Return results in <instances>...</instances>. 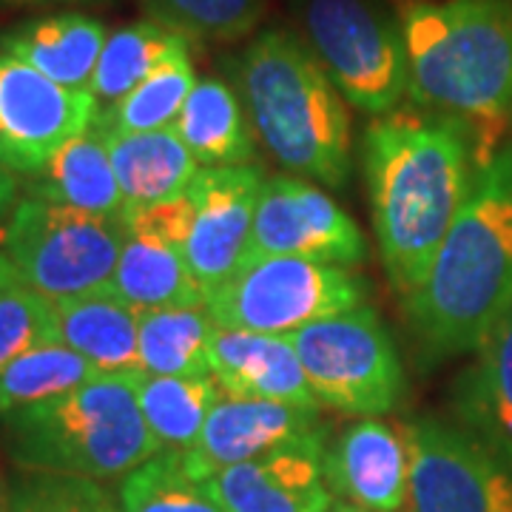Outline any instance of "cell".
I'll return each instance as SVG.
<instances>
[{"mask_svg":"<svg viewBox=\"0 0 512 512\" xmlns=\"http://www.w3.org/2000/svg\"><path fill=\"white\" fill-rule=\"evenodd\" d=\"M262 256H299L350 268L367 259V242L353 217L322 188L299 177H268L256 202L248 251V259Z\"/></svg>","mask_w":512,"mask_h":512,"instance_id":"cell-12","label":"cell"},{"mask_svg":"<svg viewBox=\"0 0 512 512\" xmlns=\"http://www.w3.org/2000/svg\"><path fill=\"white\" fill-rule=\"evenodd\" d=\"M404 308L436 356L478 350L512 311V143L476 165L430 274Z\"/></svg>","mask_w":512,"mask_h":512,"instance_id":"cell-2","label":"cell"},{"mask_svg":"<svg viewBox=\"0 0 512 512\" xmlns=\"http://www.w3.org/2000/svg\"><path fill=\"white\" fill-rule=\"evenodd\" d=\"M174 131L202 168L251 165L254 160V140L248 134L242 100L237 89L220 77L197 80Z\"/></svg>","mask_w":512,"mask_h":512,"instance_id":"cell-22","label":"cell"},{"mask_svg":"<svg viewBox=\"0 0 512 512\" xmlns=\"http://www.w3.org/2000/svg\"><path fill=\"white\" fill-rule=\"evenodd\" d=\"M120 512H225L205 481L185 467L183 453L157 456L120 481Z\"/></svg>","mask_w":512,"mask_h":512,"instance_id":"cell-28","label":"cell"},{"mask_svg":"<svg viewBox=\"0 0 512 512\" xmlns=\"http://www.w3.org/2000/svg\"><path fill=\"white\" fill-rule=\"evenodd\" d=\"M55 316L57 342L80 353L100 373H143L140 313L128 308L111 288L55 302Z\"/></svg>","mask_w":512,"mask_h":512,"instance_id":"cell-19","label":"cell"},{"mask_svg":"<svg viewBox=\"0 0 512 512\" xmlns=\"http://www.w3.org/2000/svg\"><path fill=\"white\" fill-rule=\"evenodd\" d=\"M322 473L330 493L370 512H402L410 501V458L402 433L359 419L325 444Z\"/></svg>","mask_w":512,"mask_h":512,"instance_id":"cell-16","label":"cell"},{"mask_svg":"<svg viewBox=\"0 0 512 512\" xmlns=\"http://www.w3.org/2000/svg\"><path fill=\"white\" fill-rule=\"evenodd\" d=\"M402 439L413 512H512V439L444 419L407 421Z\"/></svg>","mask_w":512,"mask_h":512,"instance_id":"cell-10","label":"cell"},{"mask_svg":"<svg viewBox=\"0 0 512 512\" xmlns=\"http://www.w3.org/2000/svg\"><path fill=\"white\" fill-rule=\"evenodd\" d=\"M37 3H92V0H0V6H37Z\"/></svg>","mask_w":512,"mask_h":512,"instance_id":"cell-38","label":"cell"},{"mask_svg":"<svg viewBox=\"0 0 512 512\" xmlns=\"http://www.w3.org/2000/svg\"><path fill=\"white\" fill-rule=\"evenodd\" d=\"M12 512H120V501L92 478L20 470L12 481Z\"/></svg>","mask_w":512,"mask_h":512,"instance_id":"cell-31","label":"cell"},{"mask_svg":"<svg viewBox=\"0 0 512 512\" xmlns=\"http://www.w3.org/2000/svg\"><path fill=\"white\" fill-rule=\"evenodd\" d=\"M126 237L123 220L23 194L0 228V254L23 285L63 302L111 288Z\"/></svg>","mask_w":512,"mask_h":512,"instance_id":"cell-6","label":"cell"},{"mask_svg":"<svg viewBox=\"0 0 512 512\" xmlns=\"http://www.w3.org/2000/svg\"><path fill=\"white\" fill-rule=\"evenodd\" d=\"M106 40L109 32L100 20L80 12H60L3 32L0 49L66 89L89 92Z\"/></svg>","mask_w":512,"mask_h":512,"instance_id":"cell-20","label":"cell"},{"mask_svg":"<svg viewBox=\"0 0 512 512\" xmlns=\"http://www.w3.org/2000/svg\"><path fill=\"white\" fill-rule=\"evenodd\" d=\"M299 40L350 106L390 114L407 94L402 23L379 0H291Z\"/></svg>","mask_w":512,"mask_h":512,"instance_id":"cell-7","label":"cell"},{"mask_svg":"<svg viewBox=\"0 0 512 512\" xmlns=\"http://www.w3.org/2000/svg\"><path fill=\"white\" fill-rule=\"evenodd\" d=\"M57 342L55 302L23 282H12L0 293V370L26 350Z\"/></svg>","mask_w":512,"mask_h":512,"instance_id":"cell-32","label":"cell"},{"mask_svg":"<svg viewBox=\"0 0 512 512\" xmlns=\"http://www.w3.org/2000/svg\"><path fill=\"white\" fill-rule=\"evenodd\" d=\"M106 137L126 214L185 194L202 168L174 126L128 134L106 131Z\"/></svg>","mask_w":512,"mask_h":512,"instance_id":"cell-21","label":"cell"},{"mask_svg":"<svg viewBox=\"0 0 512 512\" xmlns=\"http://www.w3.org/2000/svg\"><path fill=\"white\" fill-rule=\"evenodd\" d=\"M100 117L92 92L66 89L0 49V163L37 174L57 148Z\"/></svg>","mask_w":512,"mask_h":512,"instance_id":"cell-11","label":"cell"},{"mask_svg":"<svg viewBox=\"0 0 512 512\" xmlns=\"http://www.w3.org/2000/svg\"><path fill=\"white\" fill-rule=\"evenodd\" d=\"M131 384L140 413L163 453L191 450L194 441L200 439L208 413L222 396V387L211 373L208 376L134 373Z\"/></svg>","mask_w":512,"mask_h":512,"instance_id":"cell-24","label":"cell"},{"mask_svg":"<svg viewBox=\"0 0 512 512\" xmlns=\"http://www.w3.org/2000/svg\"><path fill=\"white\" fill-rule=\"evenodd\" d=\"M188 52V37L168 29L163 23L143 20L131 23L117 32H111L103 55L97 60L92 86L100 111L120 103L126 94H131L146 77L157 72L171 57Z\"/></svg>","mask_w":512,"mask_h":512,"instance_id":"cell-25","label":"cell"},{"mask_svg":"<svg viewBox=\"0 0 512 512\" xmlns=\"http://www.w3.org/2000/svg\"><path fill=\"white\" fill-rule=\"evenodd\" d=\"M154 23L180 32L188 40H239L265 12V0H143Z\"/></svg>","mask_w":512,"mask_h":512,"instance_id":"cell-30","label":"cell"},{"mask_svg":"<svg viewBox=\"0 0 512 512\" xmlns=\"http://www.w3.org/2000/svg\"><path fill=\"white\" fill-rule=\"evenodd\" d=\"M328 433L293 441L265 456L225 467L205 487L225 512H328L333 507L322 456Z\"/></svg>","mask_w":512,"mask_h":512,"instance_id":"cell-14","label":"cell"},{"mask_svg":"<svg viewBox=\"0 0 512 512\" xmlns=\"http://www.w3.org/2000/svg\"><path fill=\"white\" fill-rule=\"evenodd\" d=\"M476 399L487 427L512 439V311L481 345Z\"/></svg>","mask_w":512,"mask_h":512,"instance_id":"cell-33","label":"cell"},{"mask_svg":"<svg viewBox=\"0 0 512 512\" xmlns=\"http://www.w3.org/2000/svg\"><path fill=\"white\" fill-rule=\"evenodd\" d=\"M123 222H126L128 234L160 239L185 254V242H188L191 222H194V202L188 194H180L174 200L157 202V205H148L140 211H128Z\"/></svg>","mask_w":512,"mask_h":512,"instance_id":"cell-34","label":"cell"},{"mask_svg":"<svg viewBox=\"0 0 512 512\" xmlns=\"http://www.w3.org/2000/svg\"><path fill=\"white\" fill-rule=\"evenodd\" d=\"M26 194L97 217L123 220L126 205L111 165L106 128L94 123L66 140L37 174L26 177Z\"/></svg>","mask_w":512,"mask_h":512,"instance_id":"cell-18","label":"cell"},{"mask_svg":"<svg viewBox=\"0 0 512 512\" xmlns=\"http://www.w3.org/2000/svg\"><path fill=\"white\" fill-rule=\"evenodd\" d=\"M211 376L222 393L319 407L291 336L217 328L211 339Z\"/></svg>","mask_w":512,"mask_h":512,"instance_id":"cell-17","label":"cell"},{"mask_svg":"<svg viewBox=\"0 0 512 512\" xmlns=\"http://www.w3.org/2000/svg\"><path fill=\"white\" fill-rule=\"evenodd\" d=\"M100 376V370L60 342L26 350L0 370V421L26 407L52 402Z\"/></svg>","mask_w":512,"mask_h":512,"instance_id":"cell-27","label":"cell"},{"mask_svg":"<svg viewBox=\"0 0 512 512\" xmlns=\"http://www.w3.org/2000/svg\"><path fill=\"white\" fill-rule=\"evenodd\" d=\"M319 407L379 419L404 396L399 350L370 305L333 313L291 336Z\"/></svg>","mask_w":512,"mask_h":512,"instance_id":"cell-8","label":"cell"},{"mask_svg":"<svg viewBox=\"0 0 512 512\" xmlns=\"http://www.w3.org/2000/svg\"><path fill=\"white\" fill-rule=\"evenodd\" d=\"M12 282H18V274L12 271V265H9V259L0 254V293L6 291Z\"/></svg>","mask_w":512,"mask_h":512,"instance_id":"cell-36","label":"cell"},{"mask_svg":"<svg viewBox=\"0 0 512 512\" xmlns=\"http://www.w3.org/2000/svg\"><path fill=\"white\" fill-rule=\"evenodd\" d=\"M20 200V180L18 174L9 168L6 163H0V228L3 222L9 220L12 208L18 205Z\"/></svg>","mask_w":512,"mask_h":512,"instance_id":"cell-35","label":"cell"},{"mask_svg":"<svg viewBox=\"0 0 512 512\" xmlns=\"http://www.w3.org/2000/svg\"><path fill=\"white\" fill-rule=\"evenodd\" d=\"M373 228L404 302L430 274L476 174V137L450 114L393 109L362 137Z\"/></svg>","mask_w":512,"mask_h":512,"instance_id":"cell-1","label":"cell"},{"mask_svg":"<svg viewBox=\"0 0 512 512\" xmlns=\"http://www.w3.org/2000/svg\"><path fill=\"white\" fill-rule=\"evenodd\" d=\"M359 305H365V282L356 271L299 256L248 259L205 302L217 328L274 336H293Z\"/></svg>","mask_w":512,"mask_h":512,"instance_id":"cell-9","label":"cell"},{"mask_svg":"<svg viewBox=\"0 0 512 512\" xmlns=\"http://www.w3.org/2000/svg\"><path fill=\"white\" fill-rule=\"evenodd\" d=\"M256 140L296 177L342 188L350 177L345 100L308 46L285 29L256 35L231 63Z\"/></svg>","mask_w":512,"mask_h":512,"instance_id":"cell-4","label":"cell"},{"mask_svg":"<svg viewBox=\"0 0 512 512\" xmlns=\"http://www.w3.org/2000/svg\"><path fill=\"white\" fill-rule=\"evenodd\" d=\"M319 430H325V424L319 421V407L237 399L222 393L202 424L200 439L183 453V461L194 476L205 481L225 467L288 447Z\"/></svg>","mask_w":512,"mask_h":512,"instance_id":"cell-15","label":"cell"},{"mask_svg":"<svg viewBox=\"0 0 512 512\" xmlns=\"http://www.w3.org/2000/svg\"><path fill=\"white\" fill-rule=\"evenodd\" d=\"M0 512H12V484L0 473Z\"/></svg>","mask_w":512,"mask_h":512,"instance_id":"cell-37","label":"cell"},{"mask_svg":"<svg viewBox=\"0 0 512 512\" xmlns=\"http://www.w3.org/2000/svg\"><path fill=\"white\" fill-rule=\"evenodd\" d=\"M328 512H370V510H362V507H356V504H350V501H342V504H333Z\"/></svg>","mask_w":512,"mask_h":512,"instance_id":"cell-39","label":"cell"},{"mask_svg":"<svg viewBox=\"0 0 512 512\" xmlns=\"http://www.w3.org/2000/svg\"><path fill=\"white\" fill-rule=\"evenodd\" d=\"M407 94L421 109L464 120L476 163L493 157L512 120L510 0H416L402 9Z\"/></svg>","mask_w":512,"mask_h":512,"instance_id":"cell-3","label":"cell"},{"mask_svg":"<svg viewBox=\"0 0 512 512\" xmlns=\"http://www.w3.org/2000/svg\"><path fill=\"white\" fill-rule=\"evenodd\" d=\"M197 86L191 55L171 57L157 72L146 77L120 103L100 111L97 123L106 131H157L171 128L183 111L188 94Z\"/></svg>","mask_w":512,"mask_h":512,"instance_id":"cell-29","label":"cell"},{"mask_svg":"<svg viewBox=\"0 0 512 512\" xmlns=\"http://www.w3.org/2000/svg\"><path fill=\"white\" fill-rule=\"evenodd\" d=\"M131 376L100 373L66 396L3 419L9 458L20 470L92 481L126 478L163 453L140 413Z\"/></svg>","mask_w":512,"mask_h":512,"instance_id":"cell-5","label":"cell"},{"mask_svg":"<svg viewBox=\"0 0 512 512\" xmlns=\"http://www.w3.org/2000/svg\"><path fill=\"white\" fill-rule=\"evenodd\" d=\"M217 322L208 308L140 313V365L151 376H208Z\"/></svg>","mask_w":512,"mask_h":512,"instance_id":"cell-26","label":"cell"},{"mask_svg":"<svg viewBox=\"0 0 512 512\" xmlns=\"http://www.w3.org/2000/svg\"><path fill=\"white\" fill-rule=\"evenodd\" d=\"M265 174L256 165L200 168L188 185L194 222L185 242V262L205 302L245 265L251 251L254 214Z\"/></svg>","mask_w":512,"mask_h":512,"instance_id":"cell-13","label":"cell"},{"mask_svg":"<svg viewBox=\"0 0 512 512\" xmlns=\"http://www.w3.org/2000/svg\"><path fill=\"white\" fill-rule=\"evenodd\" d=\"M111 291L137 313L205 308L197 279L180 248L143 234H128Z\"/></svg>","mask_w":512,"mask_h":512,"instance_id":"cell-23","label":"cell"}]
</instances>
